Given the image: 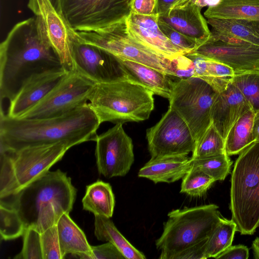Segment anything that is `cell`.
Returning <instances> with one entry per match:
<instances>
[{"label":"cell","mask_w":259,"mask_h":259,"mask_svg":"<svg viewBox=\"0 0 259 259\" xmlns=\"http://www.w3.org/2000/svg\"><path fill=\"white\" fill-rule=\"evenodd\" d=\"M69 214L63 213L56 224L63 258L71 254L76 257L89 259L92 254V246L88 242L85 234Z\"/></svg>","instance_id":"23"},{"label":"cell","mask_w":259,"mask_h":259,"mask_svg":"<svg viewBox=\"0 0 259 259\" xmlns=\"http://www.w3.org/2000/svg\"><path fill=\"white\" fill-rule=\"evenodd\" d=\"M27 6L35 15L62 66L68 72L73 70L70 45L72 29L63 16L55 10L49 0H29Z\"/></svg>","instance_id":"15"},{"label":"cell","mask_w":259,"mask_h":259,"mask_svg":"<svg viewBox=\"0 0 259 259\" xmlns=\"http://www.w3.org/2000/svg\"><path fill=\"white\" fill-rule=\"evenodd\" d=\"M217 94L210 84L198 77L174 81L169 107L187 123L196 144L211 124V109Z\"/></svg>","instance_id":"9"},{"label":"cell","mask_w":259,"mask_h":259,"mask_svg":"<svg viewBox=\"0 0 259 259\" xmlns=\"http://www.w3.org/2000/svg\"><path fill=\"white\" fill-rule=\"evenodd\" d=\"M70 32L71 52L75 70L96 83L128 80L118 58L93 45L79 41Z\"/></svg>","instance_id":"13"},{"label":"cell","mask_w":259,"mask_h":259,"mask_svg":"<svg viewBox=\"0 0 259 259\" xmlns=\"http://www.w3.org/2000/svg\"><path fill=\"white\" fill-rule=\"evenodd\" d=\"M158 23L161 31L172 44L187 54L193 51L200 45L197 40L185 36L166 23L159 20Z\"/></svg>","instance_id":"38"},{"label":"cell","mask_w":259,"mask_h":259,"mask_svg":"<svg viewBox=\"0 0 259 259\" xmlns=\"http://www.w3.org/2000/svg\"><path fill=\"white\" fill-rule=\"evenodd\" d=\"M158 14L142 15L131 13L126 19L130 34L139 42L162 57L172 59L187 53L174 46L161 31Z\"/></svg>","instance_id":"18"},{"label":"cell","mask_w":259,"mask_h":259,"mask_svg":"<svg viewBox=\"0 0 259 259\" xmlns=\"http://www.w3.org/2000/svg\"><path fill=\"white\" fill-rule=\"evenodd\" d=\"M62 67L36 17L19 22L0 45L1 102L10 101L31 75Z\"/></svg>","instance_id":"1"},{"label":"cell","mask_w":259,"mask_h":259,"mask_svg":"<svg viewBox=\"0 0 259 259\" xmlns=\"http://www.w3.org/2000/svg\"><path fill=\"white\" fill-rule=\"evenodd\" d=\"M157 6L156 12L159 16L168 12L170 9L175 7L179 0H156Z\"/></svg>","instance_id":"43"},{"label":"cell","mask_w":259,"mask_h":259,"mask_svg":"<svg viewBox=\"0 0 259 259\" xmlns=\"http://www.w3.org/2000/svg\"><path fill=\"white\" fill-rule=\"evenodd\" d=\"M254 112L243 114L233 124L225 139V150L229 156L239 154L255 142L252 134Z\"/></svg>","instance_id":"29"},{"label":"cell","mask_w":259,"mask_h":259,"mask_svg":"<svg viewBox=\"0 0 259 259\" xmlns=\"http://www.w3.org/2000/svg\"><path fill=\"white\" fill-rule=\"evenodd\" d=\"M252 134L255 142L259 141V110L254 113Z\"/></svg>","instance_id":"45"},{"label":"cell","mask_w":259,"mask_h":259,"mask_svg":"<svg viewBox=\"0 0 259 259\" xmlns=\"http://www.w3.org/2000/svg\"><path fill=\"white\" fill-rule=\"evenodd\" d=\"M237 226L231 219L222 218L221 220L209 238L205 253V259L214 257L231 246Z\"/></svg>","instance_id":"30"},{"label":"cell","mask_w":259,"mask_h":259,"mask_svg":"<svg viewBox=\"0 0 259 259\" xmlns=\"http://www.w3.org/2000/svg\"><path fill=\"white\" fill-rule=\"evenodd\" d=\"M251 106L239 90L230 82L217 92L211 109V123L225 140L233 124Z\"/></svg>","instance_id":"19"},{"label":"cell","mask_w":259,"mask_h":259,"mask_svg":"<svg viewBox=\"0 0 259 259\" xmlns=\"http://www.w3.org/2000/svg\"><path fill=\"white\" fill-rule=\"evenodd\" d=\"M222 0H191V2L200 8L208 6L212 7L218 5Z\"/></svg>","instance_id":"44"},{"label":"cell","mask_w":259,"mask_h":259,"mask_svg":"<svg viewBox=\"0 0 259 259\" xmlns=\"http://www.w3.org/2000/svg\"><path fill=\"white\" fill-rule=\"evenodd\" d=\"M172 67L175 76L188 78L195 76V68L192 61L185 55L173 58Z\"/></svg>","instance_id":"39"},{"label":"cell","mask_w":259,"mask_h":259,"mask_svg":"<svg viewBox=\"0 0 259 259\" xmlns=\"http://www.w3.org/2000/svg\"><path fill=\"white\" fill-rule=\"evenodd\" d=\"M15 259H43L40 233L32 227L25 229L23 235L21 251Z\"/></svg>","instance_id":"36"},{"label":"cell","mask_w":259,"mask_h":259,"mask_svg":"<svg viewBox=\"0 0 259 259\" xmlns=\"http://www.w3.org/2000/svg\"><path fill=\"white\" fill-rule=\"evenodd\" d=\"M156 0H133L131 13L142 15H152L156 13Z\"/></svg>","instance_id":"41"},{"label":"cell","mask_w":259,"mask_h":259,"mask_svg":"<svg viewBox=\"0 0 259 259\" xmlns=\"http://www.w3.org/2000/svg\"><path fill=\"white\" fill-rule=\"evenodd\" d=\"M146 139L152 158L187 156L193 152L196 145L187 123L170 107L156 124L147 130Z\"/></svg>","instance_id":"12"},{"label":"cell","mask_w":259,"mask_h":259,"mask_svg":"<svg viewBox=\"0 0 259 259\" xmlns=\"http://www.w3.org/2000/svg\"><path fill=\"white\" fill-rule=\"evenodd\" d=\"M43 259H62L57 225L40 233Z\"/></svg>","instance_id":"37"},{"label":"cell","mask_w":259,"mask_h":259,"mask_svg":"<svg viewBox=\"0 0 259 259\" xmlns=\"http://www.w3.org/2000/svg\"><path fill=\"white\" fill-rule=\"evenodd\" d=\"M77 189L66 172L49 170L15 194L9 203L18 213L25 229L41 233L57 224L61 215L73 208Z\"/></svg>","instance_id":"3"},{"label":"cell","mask_w":259,"mask_h":259,"mask_svg":"<svg viewBox=\"0 0 259 259\" xmlns=\"http://www.w3.org/2000/svg\"><path fill=\"white\" fill-rule=\"evenodd\" d=\"M231 82L241 92L254 112L259 110V70L235 72Z\"/></svg>","instance_id":"31"},{"label":"cell","mask_w":259,"mask_h":259,"mask_svg":"<svg viewBox=\"0 0 259 259\" xmlns=\"http://www.w3.org/2000/svg\"><path fill=\"white\" fill-rule=\"evenodd\" d=\"M95 235L99 241L114 244L125 258L145 259V255L135 247L118 231L110 218L95 215Z\"/></svg>","instance_id":"27"},{"label":"cell","mask_w":259,"mask_h":259,"mask_svg":"<svg viewBox=\"0 0 259 259\" xmlns=\"http://www.w3.org/2000/svg\"><path fill=\"white\" fill-rule=\"evenodd\" d=\"M96 84L77 71H70L41 100L18 118H47L71 112L88 103Z\"/></svg>","instance_id":"11"},{"label":"cell","mask_w":259,"mask_h":259,"mask_svg":"<svg viewBox=\"0 0 259 259\" xmlns=\"http://www.w3.org/2000/svg\"><path fill=\"white\" fill-rule=\"evenodd\" d=\"M226 153L225 140L212 124L196 144L191 159Z\"/></svg>","instance_id":"32"},{"label":"cell","mask_w":259,"mask_h":259,"mask_svg":"<svg viewBox=\"0 0 259 259\" xmlns=\"http://www.w3.org/2000/svg\"><path fill=\"white\" fill-rule=\"evenodd\" d=\"M75 144L63 141L0 151V199L13 195L48 172Z\"/></svg>","instance_id":"5"},{"label":"cell","mask_w":259,"mask_h":259,"mask_svg":"<svg viewBox=\"0 0 259 259\" xmlns=\"http://www.w3.org/2000/svg\"><path fill=\"white\" fill-rule=\"evenodd\" d=\"M214 204L170 211L155 241L160 259H205L208 240L222 217Z\"/></svg>","instance_id":"4"},{"label":"cell","mask_w":259,"mask_h":259,"mask_svg":"<svg viewBox=\"0 0 259 259\" xmlns=\"http://www.w3.org/2000/svg\"><path fill=\"white\" fill-rule=\"evenodd\" d=\"M52 6L55 10L59 14L62 15L60 6V0H49Z\"/></svg>","instance_id":"47"},{"label":"cell","mask_w":259,"mask_h":259,"mask_svg":"<svg viewBox=\"0 0 259 259\" xmlns=\"http://www.w3.org/2000/svg\"><path fill=\"white\" fill-rule=\"evenodd\" d=\"M191 2V0H179L178 4L175 7L185 5L186 4H187L189 2Z\"/></svg>","instance_id":"48"},{"label":"cell","mask_w":259,"mask_h":259,"mask_svg":"<svg viewBox=\"0 0 259 259\" xmlns=\"http://www.w3.org/2000/svg\"><path fill=\"white\" fill-rule=\"evenodd\" d=\"M230 209L237 231L252 235L259 226V141L236 159L231 175Z\"/></svg>","instance_id":"7"},{"label":"cell","mask_w":259,"mask_h":259,"mask_svg":"<svg viewBox=\"0 0 259 259\" xmlns=\"http://www.w3.org/2000/svg\"><path fill=\"white\" fill-rule=\"evenodd\" d=\"M185 56L194 64V77L204 80L217 92L225 90L235 75L231 67L221 62L193 53Z\"/></svg>","instance_id":"24"},{"label":"cell","mask_w":259,"mask_h":259,"mask_svg":"<svg viewBox=\"0 0 259 259\" xmlns=\"http://www.w3.org/2000/svg\"><path fill=\"white\" fill-rule=\"evenodd\" d=\"M133 0H60L61 14L76 31H96L126 20Z\"/></svg>","instance_id":"10"},{"label":"cell","mask_w":259,"mask_h":259,"mask_svg":"<svg viewBox=\"0 0 259 259\" xmlns=\"http://www.w3.org/2000/svg\"><path fill=\"white\" fill-rule=\"evenodd\" d=\"M190 53L224 63L235 72L259 70V46L251 44L223 41L210 34L207 40Z\"/></svg>","instance_id":"16"},{"label":"cell","mask_w":259,"mask_h":259,"mask_svg":"<svg viewBox=\"0 0 259 259\" xmlns=\"http://www.w3.org/2000/svg\"><path fill=\"white\" fill-rule=\"evenodd\" d=\"M0 236L2 240L15 239L23 236L24 225L17 212L10 206L0 203Z\"/></svg>","instance_id":"34"},{"label":"cell","mask_w":259,"mask_h":259,"mask_svg":"<svg viewBox=\"0 0 259 259\" xmlns=\"http://www.w3.org/2000/svg\"><path fill=\"white\" fill-rule=\"evenodd\" d=\"M118 58L128 80L146 88L154 94L168 99L174 83L169 77L170 75L141 63Z\"/></svg>","instance_id":"22"},{"label":"cell","mask_w":259,"mask_h":259,"mask_svg":"<svg viewBox=\"0 0 259 259\" xmlns=\"http://www.w3.org/2000/svg\"><path fill=\"white\" fill-rule=\"evenodd\" d=\"M207 18L238 19L259 22V0H222L208 7L204 13Z\"/></svg>","instance_id":"26"},{"label":"cell","mask_w":259,"mask_h":259,"mask_svg":"<svg viewBox=\"0 0 259 259\" xmlns=\"http://www.w3.org/2000/svg\"><path fill=\"white\" fill-rule=\"evenodd\" d=\"M201 9L190 2L175 7L165 14L158 15V20L201 45L210 34L207 22L201 14Z\"/></svg>","instance_id":"20"},{"label":"cell","mask_w":259,"mask_h":259,"mask_svg":"<svg viewBox=\"0 0 259 259\" xmlns=\"http://www.w3.org/2000/svg\"><path fill=\"white\" fill-rule=\"evenodd\" d=\"M191 161L192 166L207 174L215 181L224 180L230 172L232 164L226 153Z\"/></svg>","instance_id":"33"},{"label":"cell","mask_w":259,"mask_h":259,"mask_svg":"<svg viewBox=\"0 0 259 259\" xmlns=\"http://www.w3.org/2000/svg\"><path fill=\"white\" fill-rule=\"evenodd\" d=\"M211 30L259 46V22L238 19L208 18Z\"/></svg>","instance_id":"28"},{"label":"cell","mask_w":259,"mask_h":259,"mask_svg":"<svg viewBox=\"0 0 259 259\" xmlns=\"http://www.w3.org/2000/svg\"><path fill=\"white\" fill-rule=\"evenodd\" d=\"M0 151L68 141L76 145L94 141L101 124L89 103L61 116L28 119L12 118L1 110Z\"/></svg>","instance_id":"2"},{"label":"cell","mask_w":259,"mask_h":259,"mask_svg":"<svg viewBox=\"0 0 259 259\" xmlns=\"http://www.w3.org/2000/svg\"><path fill=\"white\" fill-rule=\"evenodd\" d=\"M249 257V249L243 245L230 246L215 258L222 259H247Z\"/></svg>","instance_id":"42"},{"label":"cell","mask_w":259,"mask_h":259,"mask_svg":"<svg viewBox=\"0 0 259 259\" xmlns=\"http://www.w3.org/2000/svg\"><path fill=\"white\" fill-rule=\"evenodd\" d=\"M80 41L97 46L123 59L153 68L175 76L172 59L161 56L133 38L128 33L125 20L96 31H73Z\"/></svg>","instance_id":"8"},{"label":"cell","mask_w":259,"mask_h":259,"mask_svg":"<svg viewBox=\"0 0 259 259\" xmlns=\"http://www.w3.org/2000/svg\"><path fill=\"white\" fill-rule=\"evenodd\" d=\"M122 124H115L95 140L98 171L108 179L125 176L134 161L133 141Z\"/></svg>","instance_id":"14"},{"label":"cell","mask_w":259,"mask_h":259,"mask_svg":"<svg viewBox=\"0 0 259 259\" xmlns=\"http://www.w3.org/2000/svg\"><path fill=\"white\" fill-rule=\"evenodd\" d=\"M252 248L253 251L254 257L259 259V238L257 237L252 242Z\"/></svg>","instance_id":"46"},{"label":"cell","mask_w":259,"mask_h":259,"mask_svg":"<svg viewBox=\"0 0 259 259\" xmlns=\"http://www.w3.org/2000/svg\"><path fill=\"white\" fill-rule=\"evenodd\" d=\"M154 95L129 80L96 83L89 104L101 123L140 122L148 119L153 111Z\"/></svg>","instance_id":"6"},{"label":"cell","mask_w":259,"mask_h":259,"mask_svg":"<svg viewBox=\"0 0 259 259\" xmlns=\"http://www.w3.org/2000/svg\"><path fill=\"white\" fill-rule=\"evenodd\" d=\"M191 165V159L187 156L151 158L139 170L138 176L149 179L155 184L171 183L182 179Z\"/></svg>","instance_id":"21"},{"label":"cell","mask_w":259,"mask_h":259,"mask_svg":"<svg viewBox=\"0 0 259 259\" xmlns=\"http://www.w3.org/2000/svg\"><path fill=\"white\" fill-rule=\"evenodd\" d=\"M69 72L62 67L31 75L10 101L6 115L19 117L41 100Z\"/></svg>","instance_id":"17"},{"label":"cell","mask_w":259,"mask_h":259,"mask_svg":"<svg viewBox=\"0 0 259 259\" xmlns=\"http://www.w3.org/2000/svg\"><path fill=\"white\" fill-rule=\"evenodd\" d=\"M83 209L99 215L111 218L115 206V197L111 185L101 180L87 186L82 199Z\"/></svg>","instance_id":"25"},{"label":"cell","mask_w":259,"mask_h":259,"mask_svg":"<svg viewBox=\"0 0 259 259\" xmlns=\"http://www.w3.org/2000/svg\"><path fill=\"white\" fill-rule=\"evenodd\" d=\"M119 249L112 243H106L92 246V254L89 259H124Z\"/></svg>","instance_id":"40"},{"label":"cell","mask_w":259,"mask_h":259,"mask_svg":"<svg viewBox=\"0 0 259 259\" xmlns=\"http://www.w3.org/2000/svg\"><path fill=\"white\" fill-rule=\"evenodd\" d=\"M215 182L211 177L191 165L182 178L180 192L192 197H201Z\"/></svg>","instance_id":"35"}]
</instances>
